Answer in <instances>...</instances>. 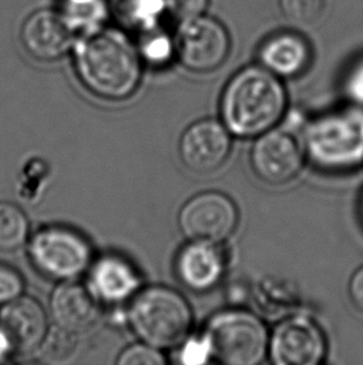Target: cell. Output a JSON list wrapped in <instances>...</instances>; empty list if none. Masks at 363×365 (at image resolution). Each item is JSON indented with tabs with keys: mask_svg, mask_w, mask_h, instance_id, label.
Instances as JSON below:
<instances>
[{
	"mask_svg": "<svg viewBox=\"0 0 363 365\" xmlns=\"http://www.w3.org/2000/svg\"><path fill=\"white\" fill-rule=\"evenodd\" d=\"M76 75L91 94L105 100H125L137 90L143 61L137 45L118 29L100 28L75 40Z\"/></svg>",
	"mask_w": 363,
	"mask_h": 365,
	"instance_id": "6da1fadb",
	"label": "cell"
},
{
	"mask_svg": "<svg viewBox=\"0 0 363 365\" xmlns=\"http://www.w3.org/2000/svg\"><path fill=\"white\" fill-rule=\"evenodd\" d=\"M286 109L288 94L281 78L261 65L236 73L221 94V123L236 138H256L279 126Z\"/></svg>",
	"mask_w": 363,
	"mask_h": 365,
	"instance_id": "7a4b0ae2",
	"label": "cell"
},
{
	"mask_svg": "<svg viewBox=\"0 0 363 365\" xmlns=\"http://www.w3.org/2000/svg\"><path fill=\"white\" fill-rule=\"evenodd\" d=\"M306 160L324 173H347L363 165V106L349 105L319 115L301 136Z\"/></svg>",
	"mask_w": 363,
	"mask_h": 365,
	"instance_id": "3957f363",
	"label": "cell"
},
{
	"mask_svg": "<svg viewBox=\"0 0 363 365\" xmlns=\"http://www.w3.org/2000/svg\"><path fill=\"white\" fill-rule=\"evenodd\" d=\"M130 323L143 343L157 349L176 348L191 333L193 313L181 293L168 287H148L135 297Z\"/></svg>",
	"mask_w": 363,
	"mask_h": 365,
	"instance_id": "277c9868",
	"label": "cell"
},
{
	"mask_svg": "<svg viewBox=\"0 0 363 365\" xmlns=\"http://www.w3.org/2000/svg\"><path fill=\"white\" fill-rule=\"evenodd\" d=\"M213 359L226 365H258L268 358L270 331L254 312L228 308L209 318L204 333Z\"/></svg>",
	"mask_w": 363,
	"mask_h": 365,
	"instance_id": "5b68a950",
	"label": "cell"
},
{
	"mask_svg": "<svg viewBox=\"0 0 363 365\" xmlns=\"http://www.w3.org/2000/svg\"><path fill=\"white\" fill-rule=\"evenodd\" d=\"M30 259L44 276L73 281L93 261V250L86 238L66 227H46L31 238Z\"/></svg>",
	"mask_w": 363,
	"mask_h": 365,
	"instance_id": "8992f818",
	"label": "cell"
},
{
	"mask_svg": "<svg viewBox=\"0 0 363 365\" xmlns=\"http://www.w3.org/2000/svg\"><path fill=\"white\" fill-rule=\"evenodd\" d=\"M327 356V338L314 318L293 313L281 318L269 338L268 358L276 365H319Z\"/></svg>",
	"mask_w": 363,
	"mask_h": 365,
	"instance_id": "52a82bcc",
	"label": "cell"
},
{
	"mask_svg": "<svg viewBox=\"0 0 363 365\" xmlns=\"http://www.w3.org/2000/svg\"><path fill=\"white\" fill-rule=\"evenodd\" d=\"M238 223L236 202L219 191L198 193L183 205L178 215L182 233L189 241L221 245L234 233Z\"/></svg>",
	"mask_w": 363,
	"mask_h": 365,
	"instance_id": "ba28073f",
	"label": "cell"
},
{
	"mask_svg": "<svg viewBox=\"0 0 363 365\" xmlns=\"http://www.w3.org/2000/svg\"><path fill=\"white\" fill-rule=\"evenodd\" d=\"M176 56L193 73L218 69L228 58L231 38L221 21L201 15L182 21L174 38Z\"/></svg>",
	"mask_w": 363,
	"mask_h": 365,
	"instance_id": "9c48e42d",
	"label": "cell"
},
{
	"mask_svg": "<svg viewBox=\"0 0 363 365\" xmlns=\"http://www.w3.org/2000/svg\"><path fill=\"white\" fill-rule=\"evenodd\" d=\"M307 163L301 138L279 126L261 133L253 143L251 165L256 178L271 186L294 181Z\"/></svg>",
	"mask_w": 363,
	"mask_h": 365,
	"instance_id": "30bf717a",
	"label": "cell"
},
{
	"mask_svg": "<svg viewBox=\"0 0 363 365\" xmlns=\"http://www.w3.org/2000/svg\"><path fill=\"white\" fill-rule=\"evenodd\" d=\"M231 145L233 135L221 120H198L182 133L179 156L191 173L211 175L228 161Z\"/></svg>",
	"mask_w": 363,
	"mask_h": 365,
	"instance_id": "8fae6325",
	"label": "cell"
},
{
	"mask_svg": "<svg viewBox=\"0 0 363 365\" xmlns=\"http://www.w3.org/2000/svg\"><path fill=\"white\" fill-rule=\"evenodd\" d=\"M25 51L39 61H55L73 50L75 31L58 10L40 9L29 15L20 30Z\"/></svg>",
	"mask_w": 363,
	"mask_h": 365,
	"instance_id": "7c38bea8",
	"label": "cell"
},
{
	"mask_svg": "<svg viewBox=\"0 0 363 365\" xmlns=\"http://www.w3.org/2000/svg\"><path fill=\"white\" fill-rule=\"evenodd\" d=\"M0 331L9 341L11 351L29 354L39 348L48 334V317L39 302L20 296L1 308Z\"/></svg>",
	"mask_w": 363,
	"mask_h": 365,
	"instance_id": "4fadbf2b",
	"label": "cell"
},
{
	"mask_svg": "<svg viewBox=\"0 0 363 365\" xmlns=\"http://www.w3.org/2000/svg\"><path fill=\"white\" fill-rule=\"evenodd\" d=\"M226 271V252L218 243L189 241L178 253L179 281L193 292L203 293L221 283Z\"/></svg>",
	"mask_w": 363,
	"mask_h": 365,
	"instance_id": "5bb4252c",
	"label": "cell"
},
{
	"mask_svg": "<svg viewBox=\"0 0 363 365\" xmlns=\"http://www.w3.org/2000/svg\"><path fill=\"white\" fill-rule=\"evenodd\" d=\"M98 298L91 289L74 281H65L50 298V311L56 326L81 334L95 326L100 316Z\"/></svg>",
	"mask_w": 363,
	"mask_h": 365,
	"instance_id": "9a60e30c",
	"label": "cell"
},
{
	"mask_svg": "<svg viewBox=\"0 0 363 365\" xmlns=\"http://www.w3.org/2000/svg\"><path fill=\"white\" fill-rule=\"evenodd\" d=\"M261 66L279 78H294L304 73L310 59L309 43L296 33L283 31L271 35L259 51Z\"/></svg>",
	"mask_w": 363,
	"mask_h": 365,
	"instance_id": "2e32d148",
	"label": "cell"
},
{
	"mask_svg": "<svg viewBox=\"0 0 363 365\" xmlns=\"http://www.w3.org/2000/svg\"><path fill=\"white\" fill-rule=\"evenodd\" d=\"M90 281L93 296L111 303L127 299L140 286L136 269L118 256L100 258L93 266Z\"/></svg>",
	"mask_w": 363,
	"mask_h": 365,
	"instance_id": "e0dca14e",
	"label": "cell"
},
{
	"mask_svg": "<svg viewBox=\"0 0 363 365\" xmlns=\"http://www.w3.org/2000/svg\"><path fill=\"white\" fill-rule=\"evenodd\" d=\"M256 309L269 318H284L296 313L300 294L296 287L280 278H265L253 293Z\"/></svg>",
	"mask_w": 363,
	"mask_h": 365,
	"instance_id": "ac0fdd59",
	"label": "cell"
},
{
	"mask_svg": "<svg viewBox=\"0 0 363 365\" xmlns=\"http://www.w3.org/2000/svg\"><path fill=\"white\" fill-rule=\"evenodd\" d=\"M111 14L118 24L141 34L159 26L162 15L167 11L166 0H110Z\"/></svg>",
	"mask_w": 363,
	"mask_h": 365,
	"instance_id": "d6986e66",
	"label": "cell"
},
{
	"mask_svg": "<svg viewBox=\"0 0 363 365\" xmlns=\"http://www.w3.org/2000/svg\"><path fill=\"white\" fill-rule=\"evenodd\" d=\"M58 11L75 33L81 34L102 28L111 14L110 0H59Z\"/></svg>",
	"mask_w": 363,
	"mask_h": 365,
	"instance_id": "ffe728a7",
	"label": "cell"
},
{
	"mask_svg": "<svg viewBox=\"0 0 363 365\" xmlns=\"http://www.w3.org/2000/svg\"><path fill=\"white\" fill-rule=\"evenodd\" d=\"M29 235V221L14 203L0 202V251H14L24 245Z\"/></svg>",
	"mask_w": 363,
	"mask_h": 365,
	"instance_id": "44dd1931",
	"label": "cell"
},
{
	"mask_svg": "<svg viewBox=\"0 0 363 365\" xmlns=\"http://www.w3.org/2000/svg\"><path fill=\"white\" fill-rule=\"evenodd\" d=\"M138 35L137 49L143 63L149 66H164L176 56L174 39L159 26Z\"/></svg>",
	"mask_w": 363,
	"mask_h": 365,
	"instance_id": "7402d4cb",
	"label": "cell"
},
{
	"mask_svg": "<svg viewBox=\"0 0 363 365\" xmlns=\"http://www.w3.org/2000/svg\"><path fill=\"white\" fill-rule=\"evenodd\" d=\"M78 336L79 334L65 331L60 327L55 328L46 334L38 348L40 359L53 364H63L73 361L79 346Z\"/></svg>",
	"mask_w": 363,
	"mask_h": 365,
	"instance_id": "603a6c76",
	"label": "cell"
},
{
	"mask_svg": "<svg viewBox=\"0 0 363 365\" xmlns=\"http://www.w3.org/2000/svg\"><path fill=\"white\" fill-rule=\"evenodd\" d=\"M285 18L296 25H312L322 15L325 0H280Z\"/></svg>",
	"mask_w": 363,
	"mask_h": 365,
	"instance_id": "cb8c5ba5",
	"label": "cell"
},
{
	"mask_svg": "<svg viewBox=\"0 0 363 365\" xmlns=\"http://www.w3.org/2000/svg\"><path fill=\"white\" fill-rule=\"evenodd\" d=\"M213 359L211 349L209 343L206 341V336L201 334L199 336L186 338L182 343L181 351H179V361L186 365L206 364Z\"/></svg>",
	"mask_w": 363,
	"mask_h": 365,
	"instance_id": "d4e9b609",
	"label": "cell"
},
{
	"mask_svg": "<svg viewBox=\"0 0 363 365\" xmlns=\"http://www.w3.org/2000/svg\"><path fill=\"white\" fill-rule=\"evenodd\" d=\"M166 361L157 348L147 343L128 346L117 361L120 365H162Z\"/></svg>",
	"mask_w": 363,
	"mask_h": 365,
	"instance_id": "484cf974",
	"label": "cell"
},
{
	"mask_svg": "<svg viewBox=\"0 0 363 365\" xmlns=\"http://www.w3.org/2000/svg\"><path fill=\"white\" fill-rule=\"evenodd\" d=\"M24 291V282L19 272L0 263V303H9L19 298Z\"/></svg>",
	"mask_w": 363,
	"mask_h": 365,
	"instance_id": "4316f807",
	"label": "cell"
},
{
	"mask_svg": "<svg viewBox=\"0 0 363 365\" xmlns=\"http://www.w3.org/2000/svg\"><path fill=\"white\" fill-rule=\"evenodd\" d=\"M167 11L173 18L179 21L194 19L196 16L204 15L209 0H166Z\"/></svg>",
	"mask_w": 363,
	"mask_h": 365,
	"instance_id": "83f0119b",
	"label": "cell"
},
{
	"mask_svg": "<svg viewBox=\"0 0 363 365\" xmlns=\"http://www.w3.org/2000/svg\"><path fill=\"white\" fill-rule=\"evenodd\" d=\"M346 89L349 98L354 100L356 104L363 106V63L351 71Z\"/></svg>",
	"mask_w": 363,
	"mask_h": 365,
	"instance_id": "f1b7e54d",
	"label": "cell"
},
{
	"mask_svg": "<svg viewBox=\"0 0 363 365\" xmlns=\"http://www.w3.org/2000/svg\"><path fill=\"white\" fill-rule=\"evenodd\" d=\"M349 294L354 306L363 313V266L357 268L349 278Z\"/></svg>",
	"mask_w": 363,
	"mask_h": 365,
	"instance_id": "f546056e",
	"label": "cell"
},
{
	"mask_svg": "<svg viewBox=\"0 0 363 365\" xmlns=\"http://www.w3.org/2000/svg\"><path fill=\"white\" fill-rule=\"evenodd\" d=\"M10 351H11V348H10L9 341L5 338L3 331H0V359L8 356Z\"/></svg>",
	"mask_w": 363,
	"mask_h": 365,
	"instance_id": "4dcf8cb0",
	"label": "cell"
},
{
	"mask_svg": "<svg viewBox=\"0 0 363 365\" xmlns=\"http://www.w3.org/2000/svg\"><path fill=\"white\" fill-rule=\"evenodd\" d=\"M359 216H361L363 222V195L361 196V200H359Z\"/></svg>",
	"mask_w": 363,
	"mask_h": 365,
	"instance_id": "1f68e13d",
	"label": "cell"
}]
</instances>
